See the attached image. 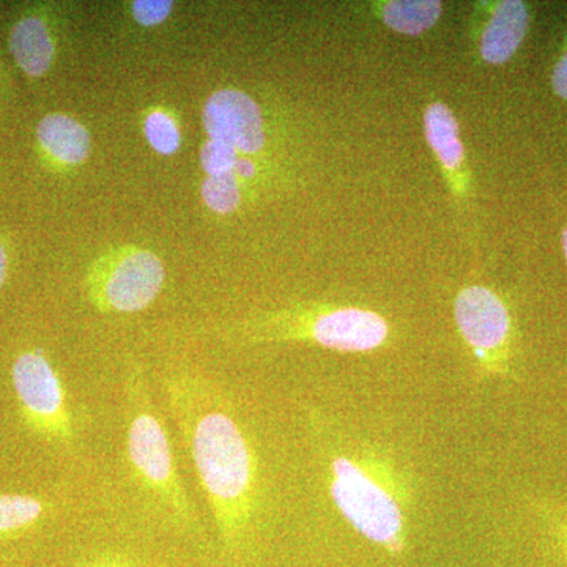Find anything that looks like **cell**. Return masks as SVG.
Masks as SVG:
<instances>
[{"label": "cell", "instance_id": "obj_18", "mask_svg": "<svg viewBox=\"0 0 567 567\" xmlns=\"http://www.w3.org/2000/svg\"><path fill=\"white\" fill-rule=\"evenodd\" d=\"M175 9L173 0H136L132 3L133 20L142 28H156L169 20Z\"/></svg>", "mask_w": 567, "mask_h": 567}, {"label": "cell", "instance_id": "obj_7", "mask_svg": "<svg viewBox=\"0 0 567 567\" xmlns=\"http://www.w3.org/2000/svg\"><path fill=\"white\" fill-rule=\"evenodd\" d=\"M454 319L458 333L475 358L480 374H503L513 322L502 297L483 284L465 286L454 300Z\"/></svg>", "mask_w": 567, "mask_h": 567}, {"label": "cell", "instance_id": "obj_2", "mask_svg": "<svg viewBox=\"0 0 567 567\" xmlns=\"http://www.w3.org/2000/svg\"><path fill=\"white\" fill-rule=\"evenodd\" d=\"M240 344L309 342L341 353H368L390 341L385 317L358 306L301 303L246 317L226 331Z\"/></svg>", "mask_w": 567, "mask_h": 567}, {"label": "cell", "instance_id": "obj_5", "mask_svg": "<svg viewBox=\"0 0 567 567\" xmlns=\"http://www.w3.org/2000/svg\"><path fill=\"white\" fill-rule=\"evenodd\" d=\"M166 284L162 257L125 245L106 249L87 268L84 289L93 308L107 315H136L155 303Z\"/></svg>", "mask_w": 567, "mask_h": 567}, {"label": "cell", "instance_id": "obj_12", "mask_svg": "<svg viewBox=\"0 0 567 567\" xmlns=\"http://www.w3.org/2000/svg\"><path fill=\"white\" fill-rule=\"evenodd\" d=\"M9 44L17 65L33 80L43 78L51 70L58 54L50 22L39 14H28L14 22Z\"/></svg>", "mask_w": 567, "mask_h": 567}, {"label": "cell", "instance_id": "obj_13", "mask_svg": "<svg viewBox=\"0 0 567 567\" xmlns=\"http://www.w3.org/2000/svg\"><path fill=\"white\" fill-rule=\"evenodd\" d=\"M371 9L390 31L406 37H420L432 31L445 11L439 0H380L372 2Z\"/></svg>", "mask_w": 567, "mask_h": 567}, {"label": "cell", "instance_id": "obj_22", "mask_svg": "<svg viewBox=\"0 0 567 567\" xmlns=\"http://www.w3.org/2000/svg\"><path fill=\"white\" fill-rule=\"evenodd\" d=\"M563 249H565L567 260V227H565V230H563Z\"/></svg>", "mask_w": 567, "mask_h": 567}, {"label": "cell", "instance_id": "obj_16", "mask_svg": "<svg viewBox=\"0 0 567 567\" xmlns=\"http://www.w3.org/2000/svg\"><path fill=\"white\" fill-rule=\"evenodd\" d=\"M245 185L234 173L205 177L200 185L204 204L216 215H230L244 204Z\"/></svg>", "mask_w": 567, "mask_h": 567}, {"label": "cell", "instance_id": "obj_21", "mask_svg": "<svg viewBox=\"0 0 567 567\" xmlns=\"http://www.w3.org/2000/svg\"><path fill=\"white\" fill-rule=\"evenodd\" d=\"M7 276H9V254H7L6 246L0 241V292L6 286Z\"/></svg>", "mask_w": 567, "mask_h": 567}, {"label": "cell", "instance_id": "obj_3", "mask_svg": "<svg viewBox=\"0 0 567 567\" xmlns=\"http://www.w3.org/2000/svg\"><path fill=\"white\" fill-rule=\"evenodd\" d=\"M126 462L145 495L183 528L196 525V511L185 486L166 425L153 405L140 364L126 372Z\"/></svg>", "mask_w": 567, "mask_h": 567}, {"label": "cell", "instance_id": "obj_4", "mask_svg": "<svg viewBox=\"0 0 567 567\" xmlns=\"http://www.w3.org/2000/svg\"><path fill=\"white\" fill-rule=\"evenodd\" d=\"M330 494L341 516L365 539L401 555L406 547L404 488L374 458L331 457Z\"/></svg>", "mask_w": 567, "mask_h": 567}, {"label": "cell", "instance_id": "obj_20", "mask_svg": "<svg viewBox=\"0 0 567 567\" xmlns=\"http://www.w3.org/2000/svg\"><path fill=\"white\" fill-rule=\"evenodd\" d=\"M81 567H142L132 559L121 557V555H102V557L93 558L91 561L84 563Z\"/></svg>", "mask_w": 567, "mask_h": 567}, {"label": "cell", "instance_id": "obj_11", "mask_svg": "<svg viewBox=\"0 0 567 567\" xmlns=\"http://www.w3.org/2000/svg\"><path fill=\"white\" fill-rule=\"evenodd\" d=\"M37 141L52 162L69 169L87 163L92 152L89 130L78 118L62 112L41 118L37 125Z\"/></svg>", "mask_w": 567, "mask_h": 567}, {"label": "cell", "instance_id": "obj_6", "mask_svg": "<svg viewBox=\"0 0 567 567\" xmlns=\"http://www.w3.org/2000/svg\"><path fill=\"white\" fill-rule=\"evenodd\" d=\"M11 380L25 421L33 431L59 445H73L76 431L65 388L43 352L21 353L11 368Z\"/></svg>", "mask_w": 567, "mask_h": 567}, {"label": "cell", "instance_id": "obj_19", "mask_svg": "<svg viewBox=\"0 0 567 567\" xmlns=\"http://www.w3.org/2000/svg\"><path fill=\"white\" fill-rule=\"evenodd\" d=\"M551 87L559 99L567 100V50L555 65L551 74Z\"/></svg>", "mask_w": 567, "mask_h": 567}, {"label": "cell", "instance_id": "obj_9", "mask_svg": "<svg viewBox=\"0 0 567 567\" xmlns=\"http://www.w3.org/2000/svg\"><path fill=\"white\" fill-rule=\"evenodd\" d=\"M424 137L442 169L447 189L461 215L473 207L472 173L456 114L443 102H431L423 115Z\"/></svg>", "mask_w": 567, "mask_h": 567}, {"label": "cell", "instance_id": "obj_17", "mask_svg": "<svg viewBox=\"0 0 567 567\" xmlns=\"http://www.w3.org/2000/svg\"><path fill=\"white\" fill-rule=\"evenodd\" d=\"M241 156L244 155L233 145L207 137L200 148V167H203L205 177H219V175L233 173Z\"/></svg>", "mask_w": 567, "mask_h": 567}, {"label": "cell", "instance_id": "obj_15", "mask_svg": "<svg viewBox=\"0 0 567 567\" xmlns=\"http://www.w3.org/2000/svg\"><path fill=\"white\" fill-rule=\"evenodd\" d=\"M47 506L37 496L0 495V536L32 527L44 516Z\"/></svg>", "mask_w": 567, "mask_h": 567}, {"label": "cell", "instance_id": "obj_1", "mask_svg": "<svg viewBox=\"0 0 567 567\" xmlns=\"http://www.w3.org/2000/svg\"><path fill=\"white\" fill-rule=\"evenodd\" d=\"M164 391L223 546L238 550L256 511L257 458L249 436L226 395L205 377L175 371Z\"/></svg>", "mask_w": 567, "mask_h": 567}, {"label": "cell", "instance_id": "obj_14", "mask_svg": "<svg viewBox=\"0 0 567 567\" xmlns=\"http://www.w3.org/2000/svg\"><path fill=\"white\" fill-rule=\"evenodd\" d=\"M144 136L148 145L162 156H174L182 147V130L178 118L166 107H153L145 114Z\"/></svg>", "mask_w": 567, "mask_h": 567}, {"label": "cell", "instance_id": "obj_8", "mask_svg": "<svg viewBox=\"0 0 567 567\" xmlns=\"http://www.w3.org/2000/svg\"><path fill=\"white\" fill-rule=\"evenodd\" d=\"M203 125L208 140L226 142L244 156L252 158L267 148L262 107L238 89H221L208 96L203 107Z\"/></svg>", "mask_w": 567, "mask_h": 567}, {"label": "cell", "instance_id": "obj_10", "mask_svg": "<svg viewBox=\"0 0 567 567\" xmlns=\"http://www.w3.org/2000/svg\"><path fill=\"white\" fill-rule=\"evenodd\" d=\"M529 9L520 0L476 2L472 40L476 58L487 65H503L516 54L527 37Z\"/></svg>", "mask_w": 567, "mask_h": 567}]
</instances>
